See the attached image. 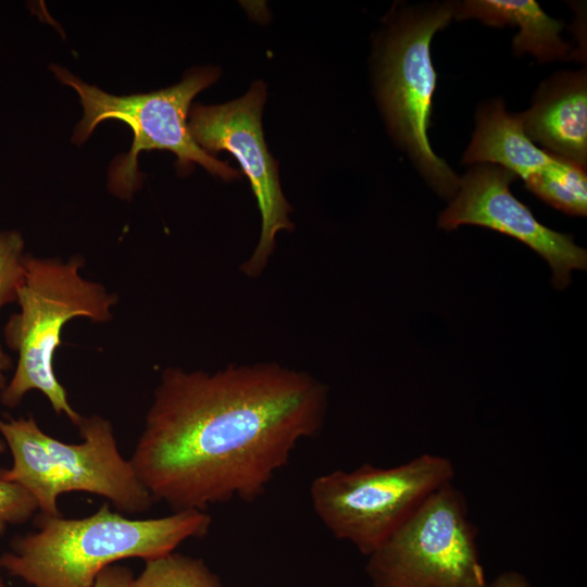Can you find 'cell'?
<instances>
[{
    "label": "cell",
    "instance_id": "6da1fadb",
    "mask_svg": "<svg viewBox=\"0 0 587 587\" xmlns=\"http://www.w3.org/2000/svg\"><path fill=\"white\" fill-rule=\"evenodd\" d=\"M327 387L276 362L161 373L130 464L154 501L205 511L261 496L297 445L321 430Z\"/></svg>",
    "mask_w": 587,
    "mask_h": 587
},
{
    "label": "cell",
    "instance_id": "7a4b0ae2",
    "mask_svg": "<svg viewBox=\"0 0 587 587\" xmlns=\"http://www.w3.org/2000/svg\"><path fill=\"white\" fill-rule=\"evenodd\" d=\"M211 524V516L197 510L129 519L109 502L80 519L38 513L36 530L11 540L0 569L30 587H92L104 567L173 552L188 539L204 537Z\"/></svg>",
    "mask_w": 587,
    "mask_h": 587
},
{
    "label": "cell",
    "instance_id": "3957f363",
    "mask_svg": "<svg viewBox=\"0 0 587 587\" xmlns=\"http://www.w3.org/2000/svg\"><path fill=\"white\" fill-rule=\"evenodd\" d=\"M84 265L85 258L78 254L66 261L25 254V278L16 299L20 311L3 327L5 345L17 353V360L0 395V402L14 409L28 392L40 391L52 410L76 427L83 415L71 405L53 369L62 329L76 317L108 323L118 303L116 294L80 275Z\"/></svg>",
    "mask_w": 587,
    "mask_h": 587
},
{
    "label": "cell",
    "instance_id": "277c9868",
    "mask_svg": "<svg viewBox=\"0 0 587 587\" xmlns=\"http://www.w3.org/2000/svg\"><path fill=\"white\" fill-rule=\"evenodd\" d=\"M82 441L67 444L41 429L35 417L0 415V436L12 457L0 478L25 487L38 513L62 515L63 494L83 491L105 498L116 511L138 514L155 502L120 452L112 423L99 415L83 416Z\"/></svg>",
    "mask_w": 587,
    "mask_h": 587
},
{
    "label": "cell",
    "instance_id": "5b68a950",
    "mask_svg": "<svg viewBox=\"0 0 587 587\" xmlns=\"http://www.w3.org/2000/svg\"><path fill=\"white\" fill-rule=\"evenodd\" d=\"M51 70L61 83L76 90L83 105V117L75 127L73 142L83 143L104 120L122 121L133 129L129 152L118 155L109 170L108 188L114 196L132 199L142 184L138 154L153 149L173 152L179 172L186 173L192 163H198L225 180L240 176L238 171L200 148L188 129L190 103L197 93L217 79L216 68H195L174 86L129 96L108 93L59 65H52Z\"/></svg>",
    "mask_w": 587,
    "mask_h": 587
},
{
    "label": "cell",
    "instance_id": "8992f818",
    "mask_svg": "<svg viewBox=\"0 0 587 587\" xmlns=\"http://www.w3.org/2000/svg\"><path fill=\"white\" fill-rule=\"evenodd\" d=\"M454 475L450 459L423 453L392 467L364 463L320 475L310 485V499L333 536L367 557Z\"/></svg>",
    "mask_w": 587,
    "mask_h": 587
},
{
    "label": "cell",
    "instance_id": "52a82bcc",
    "mask_svg": "<svg viewBox=\"0 0 587 587\" xmlns=\"http://www.w3.org/2000/svg\"><path fill=\"white\" fill-rule=\"evenodd\" d=\"M454 5L445 2L402 12L386 38L378 71V98L392 136L448 200L457 195L460 177L433 151L427 129L437 77L430 42L454 18Z\"/></svg>",
    "mask_w": 587,
    "mask_h": 587
},
{
    "label": "cell",
    "instance_id": "ba28073f",
    "mask_svg": "<svg viewBox=\"0 0 587 587\" xmlns=\"http://www.w3.org/2000/svg\"><path fill=\"white\" fill-rule=\"evenodd\" d=\"M477 534L463 492L446 484L367 555L370 587H488Z\"/></svg>",
    "mask_w": 587,
    "mask_h": 587
},
{
    "label": "cell",
    "instance_id": "9c48e42d",
    "mask_svg": "<svg viewBox=\"0 0 587 587\" xmlns=\"http://www.w3.org/2000/svg\"><path fill=\"white\" fill-rule=\"evenodd\" d=\"M265 97V85L255 82L236 100L193 105L188 120L196 143L210 154L230 152L251 184L261 214V234L254 251L240 267L249 277L260 276L266 267L275 249L276 235L294 228L289 218L292 209L283 193L277 163L264 141L261 115Z\"/></svg>",
    "mask_w": 587,
    "mask_h": 587
},
{
    "label": "cell",
    "instance_id": "30bf717a",
    "mask_svg": "<svg viewBox=\"0 0 587 587\" xmlns=\"http://www.w3.org/2000/svg\"><path fill=\"white\" fill-rule=\"evenodd\" d=\"M515 175L495 164H475L461 178L459 190L438 220V226L453 230L461 225L494 229L525 243L552 268V284L565 288L573 270L587 268V251L571 235L539 223L532 211L510 191Z\"/></svg>",
    "mask_w": 587,
    "mask_h": 587
},
{
    "label": "cell",
    "instance_id": "8fae6325",
    "mask_svg": "<svg viewBox=\"0 0 587 587\" xmlns=\"http://www.w3.org/2000/svg\"><path fill=\"white\" fill-rule=\"evenodd\" d=\"M526 136L545 151L586 168L587 74L558 72L542 82L530 108L519 114Z\"/></svg>",
    "mask_w": 587,
    "mask_h": 587
},
{
    "label": "cell",
    "instance_id": "7c38bea8",
    "mask_svg": "<svg viewBox=\"0 0 587 587\" xmlns=\"http://www.w3.org/2000/svg\"><path fill=\"white\" fill-rule=\"evenodd\" d=\"M558 157L539 149L525 134L519 114H510L502 100L477 111L476 127L462 163L495 164L523 180L551 165Z\"/></svg>",
    "mask_w": 587,
    "mask_h": 587
},
{
    "label": "cell",
    "instance_id": "4fadbf2b",
    "mask_svg": "<svg viewBox=\"0 0 587 587\" xmlns=\"http://www.w3.org/2000/svg\"><path fill=\"white\" fill-rule=\"evenodd\" d=\"M454 18L519 26L512 40L514 54L530 53L540 63L564 60L570 51L560 36L563 23L550 17L534 0H466L454 5Z\"/></svg>",
    "mask_w": 587,
    "mask_h": 587
},
{
    "label": "cell",
    "instance_id": "5bb4252c",
    "mask_svg": "<svg viewBox=\"0 0 587 587\" xmlns=\"http://www.w3.org/2000/svg\"><path fill=\"white\" fill-rule=\"evenodd\" d=\"M534 195L549 205L574 216L587 213L586 168L558 158L542 172L524 180Z\"/></svg>",
    "mask_w": 587,
    "mask_h": 587
},
{
    "label": "cell",
    "instance_id": "9a60e30c",
    "mask_svg": "<svg viewBox=\"0 0 587 587\" xmlns=\"http://www.w3.org/2000/svg\"><path fill=\"white\" fill-rule=\"evenodd\" d=\"M132 587H223L203 560L170 552L145 561Z\"/></svg>",
    "mask_w": 587,
    "mask_h": 587
},
{
    "label": "cell",
    "instance_id": "2e32d148",
    "mask_svg": "<svg viewBox=\"0 0 587 587\" xmlns=\"http://www.w3.org/2000/svg\"><path fill=\"white\" fill-rule=\"evenodd\" d=\"M24 248L20 232L0 230V311L9 303H16L25 278Z\"/></svg>",
    "mask_w": 587,
    "mask_h": 587
},
{
    "label": "cell",
    "instance_id": "e0dca14e",
    "mask_svg": "<svg viewBox=\"0 0 587 587\" xmlns=\"http://www.w3.org/2000/svg\"><path fill=\"white\" fill-rule=\"evenodd\" d=\"M38 511L35 498L25 487L0 478V525L24 524Z\"/></svg>",
    "mask_w": 587,
    "mask_h": 587
},
{
    "label": "cell",
    "instance_id": "ac0fdd59",
    "mask_svg": "<svg viewBox=\"0 0 587 587\" xmlns=\"http://www.w3.org/2000/svg\"><path fill=\"white\" fill-rule=\"evenodd\" d=\"M134 578L128 567L114 563L98 574L92 587H132Z\"/></svg>",
    "mask_w": 587,
    "mask_h": 587
},
{
    "label": "cell",
    "instance_id": "d6986e66",
    "mask_svg": "<svg viewBox=\"0 0 587 587\" xmlns=\"http://www.w3.org/2000/svg\"><path fill=\"white\" fill-rule=\"evenodd\" d=\"M488 587H532L528 579L516 571H505L488 583Z\"/></svg>",
    "mask_w": 587,
    "mask_h": 587
},
{
    "label": "cell",
    "instance_id": "ffe728a7",
    "mask_svg": "<svg viewBox=\"0 0 587 587\" xmlns=\"http://www.w3.org/2000/svg\"><path fill=\"white\" fill-rule=\"evenodd\" d=\"M13 366L12 359L0 345V395L8 385L7 372Z\"/></svg>",
    "mask_w": 587,
    "mask_h": 587
},
{
    "label": "cell",
    "instance_id": "44dd1931",
    "mask_svg": "<svg viewBox=\"0 0 587 587\" xmlns=\"http://www.w3.org/2000/svg\"><path fill=\"white\" fill-rule=\"evenodd\" d=\"M5 528H7V526L0 525V537L3 535ZM0 587H8L3 576L1 575V572H0Z\"/></svg>",
    "mask_w": 587,
    "mask_h": 587
},
{
    "label": "cell",
    "instance_id": "7402d4cb",
    "mask_svg": "<svg viewBox=\"0 0 587 587\" xmlns=\"http://www.w3.org/2000/svg\"><path fill=\"white\" fill-rule=\"evenodd\" d=\"M8 451L7 445L2 437L0 436V455Z\"/></svg>",
    "mask_w": 587,
    "mask_h": 587
}]
</instances>
